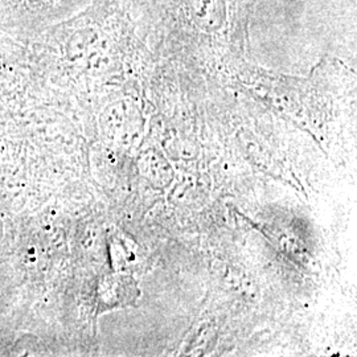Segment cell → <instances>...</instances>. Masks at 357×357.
<instances>
[{"label": "cell", "instance_id": "1", "mask_svg": "<svg viewBox=\"0 0 357 357\" xmlns=\"http://www.w3.org/2000/svg\"><path fill=\"white\" fill-rule=\"evenodd\" d=\"M150 43L163 47L243 48L257 0H135Z\"/></svg>", "mask_w": 357, "mask_h": 357}]
</instances>
